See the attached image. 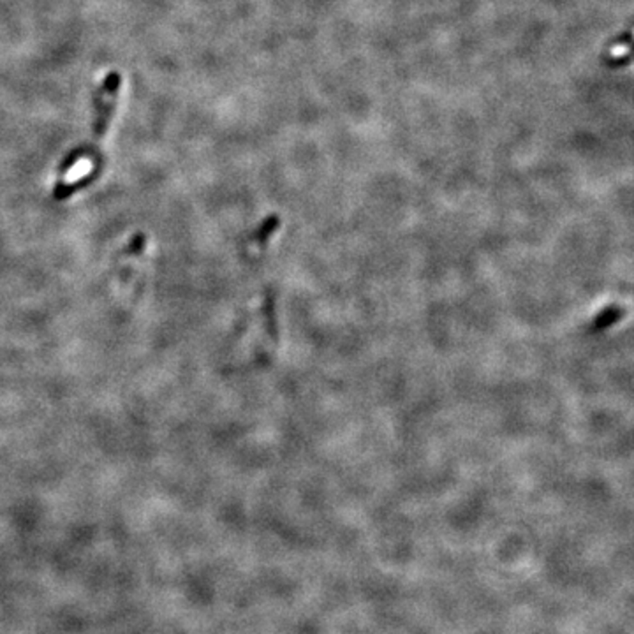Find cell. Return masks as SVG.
Listing matches in <instances>:
<instances>
[{
    "instance_id": "6da1fadb",
    "label": "cell",
    "mask_w": 634,
    "mask_h": 634,
    "mask_svg": "<svg viewBox=\"0 0 634 634\" xmlns=\"http://www.w3.org/2000/svg\"><path fill=\"white\" fill-rule=\"evenodd\" d=\"M92 170H93L92 160L87 159V157H81V159H78L76 163L71 166V170L67 171L66 176H63L62 185L63 187L74 185V183L80 182L81 178H85V176H88L90 173H92Z\"/></svg>"
},
{
    "instance_id": "7a4b0ae2",
    "label": "cell",
    "mask_w": 634,
    "mask_h": 634,
    "mask_svg": "<svg viewBox=\"0 0 634 634\" xmlns=\"http://www.w3.org/2000/svg\"><path fill=\"white\" fill-rule=\"evenodd\" d=\"M624 314L625 312H624V309H622V307H617V305L608 307V309L603 310V312L599 314L598 317H595L592 329H594V332H601V329L610 328V326L615 324V322H617L618 319L624 317Z\"/></svg>"
},
{
    "instance_id": "3957f363",
    "label": "cell",
    "mask_w": 634,
    "mask_h": 634,
    "mask_svg": "<svg viewBox=\"0 0 634 634\" xmlns=\"http://www.w3.org/2000/svg\"><path fill=\"white\" fill-rule=\"evenodd\" d=\"M277 226H279V220H277V217H270L268 220H265V224H262V226L260 227V231H257V236H256L257 242L265 243L266 240L272 236V232L277 230Z\"/></svg>"
}]
</instances>
